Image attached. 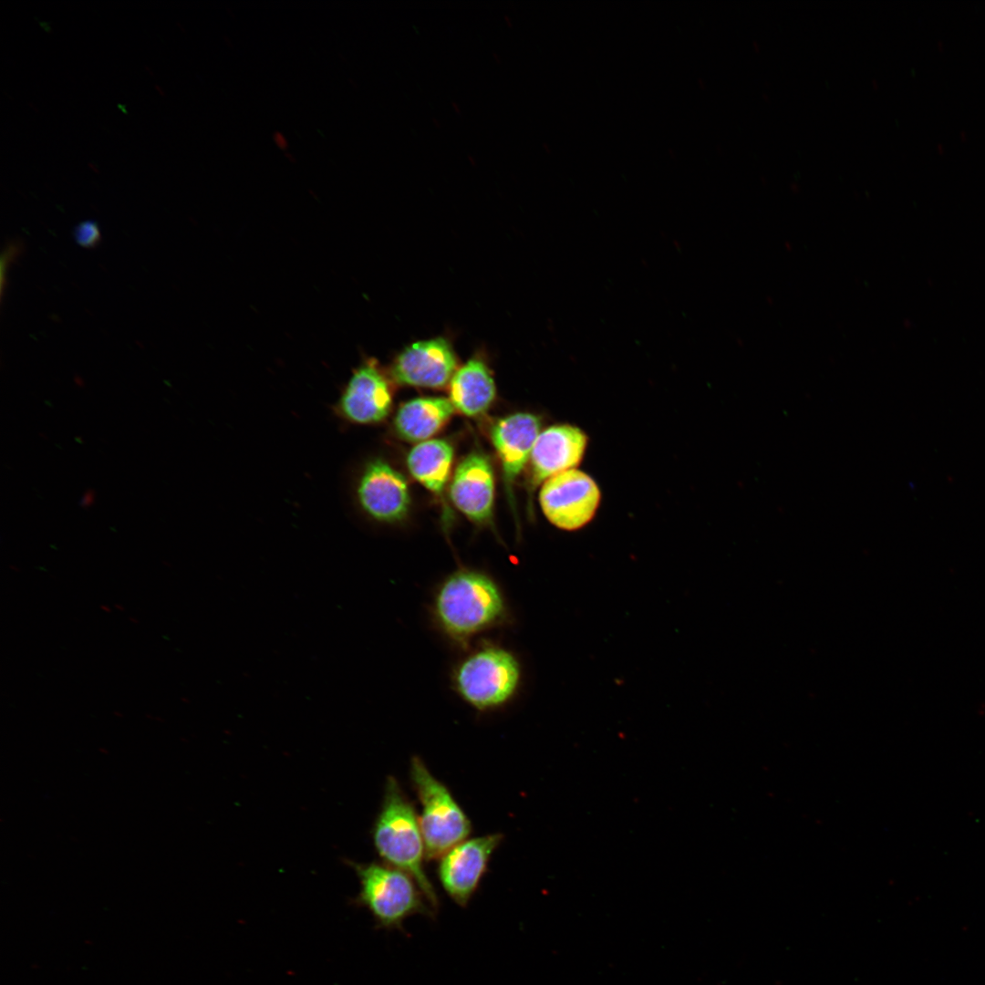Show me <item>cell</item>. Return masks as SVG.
I'll return each instance as SVG.
<instances>
[{
  "instance_id": "cell-1",
  "label": "cell",
  "mask_w": 985,
  "mask_h": 985,
  "mask_svg": "<svg viewBox=\"0 0 985 985\" xmlns=\"http://www.w3.org/2000/svg\"><path fill=\"white\" fill-rule=\"evenodd\" d=\"M432 615L447 638L466 645L475 636L504 624L509 612L503 593L492 576L461 568L438 586Z\"/></svg>"
},
{
  "instance_id": "cell-2",
  "label": "cell",
  "mask_w": 985,
  "mask_h": 985,
  "mask_svg": "<svg viewBox=\"0 0 985 985\" xmlns=\"http://www.w3.org/2000/svg\"><path fill=\"white\" fill-rule=\"evenodd\" d=\"M374 847L382 862L410 875L436 913L440 900L425 870L426 846L413 802L394 776H388L381 806L372 830Z\"/></svg>"
},
{
  "instance_id": "cell-3",
  "label": "cell",
  "mask_w": 985,
  "mask_h": 985,
  "mask_svg": "<svg viewBox=\"0 0 985 985\" xmlns=\"http://www.w3.org/2000/svg\"><path fill=\"white\" fill-rule=\"evenodd\" d=\"M451 679L453 690L465 703L479 711H492L515 697L522 668L511 650L485 642L455 665Z\"/></svg>"
},
{
  "instance_id": "cell-4",
  "label": "cell",
  "mask_w": 985,
  "mask_h": 985,
  "mask_svg": "<svg viewBox=\"0 0 985 985\" xmlns=\"http://www.w3.org/2000/svg\"><path fill=\"white\" fill-rule=\"evenodd\" d=\"M352 866L360 883L357 902L371 913L379 928L401 930L411 916L435 914L419 884L405 871L383 862Z\"/></svg>"
},
{
  "instance_id": "cell-5",
  "label": "cell",
  "mask_w": 985,
  "mask_h": 985,
  "mask_svg": "<svg viewBox=\"0 0 985 985\" xmlns=\"http://www.w3.org/2000/svg\"><path fill=\"white\" fill-rule=\"evenodd\" d=\"M410 780L418 797L427 862L438 859L472 833V822L449 787L418 755L410 762Z\"/></svg>"
},
{
  "instance_id": "cell-6",
  "label": "cell",
  "mask_w": 985,
  "mask_h": 985,
  "mask_svg": "<svg viewBox=\"0 0 985 985\" xmlns=\"http://www.w3.org/2000/svg\"><path fill=\"white\" fill-rule=\"evenodd\" d=\"M599 487L577 469L558 473L543 482L540 505L547 520L559 529L578 530L595 516L600 503Z\"/></svg>"
},
{
  "instance_id": "cell-7",
  "label": "cell",
  "mask_w": 985,
  "mask_h": 985,
  "mask_svg": "<svg viewBox=\"0 0 985 985\" xmlns=\"http://www.w3.org/2000/svg\"><path fill=\"white\" fill-rule=\"evenodd\" d=\"M503 839L501 833L467 838L437 859L440 885L455 904L461 907L469 904Z\"/></svg>"
},
{
  "instance_id": "cell-8",
  "label": "cell",
  "mask_w": 985,
  "mask_h": 985,
  "mask_svg": "<svg viewBox=\"0 0 985 985\" xmlns=\"http://www.w3.org/2000/svg\"><path fill=\"white\" fill-rule=\"evenodd\" d=\"M456 368V358L450 344L438 337L408 347L395 359L393 378L399 384L424 388L447 385Z\"/></svg>"
},
{
  "instance_id": "cell-9",
  "label": "cell",
  "mask_w": 985,
  "mask_h": 985,
  "mask_svg": "<svg viewBox=\"0 0 985 985\" xmlns=\"http://www.w3.org/2000/svg\"><path fill=\"white\" fill-rule=\"evenodd\" d=\"M358 498L368 515L386 523L403 519L410 506L405 478L380 460L369 462L365 468L358 482Z\"/></svg>"
},
{
  "instance_id": "cell-10",
  "label": "cell",
  "mask_w": 985,
  "mask_h": 985,
  "mask_svg": "<svg viewBox=\"0 0 985 985\" xmlns=\"http://www.w3.org/2000/svg\"><path fill=\"white\" fill-rule=\"evenodd\" d=\"M587 436L569 424L551 426L541 431L534 442L530 461V485L534 488L563 472L575 469L583 460Z\"/></svg>"
},
{
  "instance_id": "cell-11",
  "label": "cell",
  "mask_w": 985,
  "mask_h": 985,
  "mask_svg": "<svg viewBox=\"0 0 985 985\" xmlns=\"http://www.w3.org/2000/svg\"><path fill=\"white\" fill-rule=\"evenodd\" d=\"M453 504L471 521L482 524L493 513L494 478L488 458L472 452L457 466L450 489Z\"/></svg>"
},
{
  "instance_id": "cell-12",
  "label": "cell",
  "mask_w": 985,
  "mask_h": 985,
  "mask_svg": "<svg viewBox=\"0 0 985 985\" xmlns=\"http://www.w3.org/2000/svg\"><path fill=\"white\" fill-rule=\"evenodd\" d=\"M391 403L386 378L374 364L367 363L353 373L341 395L338 409L349 421L369 424L382 420L389 414Z\"/></svg>"
},
{
  "instance_id": "cell-13",
  "label": "cell",
  "mask_w": 985,
  "mask_h": 985,
  "mask_svg": "<svg viewBox=\"0 0 985 985\" xmlns=\"http://www.w3.org/2000/svg\"><path fill=\"white\" fill-rule=\"evenodd\" d=\"M540 428L538 417L519 412L501 419L491 430V439L501 461L510 494L513 482L530 461Z\"/></svg>"
},
{
  "instance_id": "cell-14",
  "label": "cell",
  "mask_w": 985,
  "mask_h": 985,
  "mask_svg": "<svg viewBox=\"0 0 985 985\" xmlns=\"http://www.w3.org/2000/svg\"><path fill=\"white\" fill-rule=\"evenodd\" d=\"M495 397V385L485 364L469 360L450 381V400L454 409L469 417L484 413Z\"/></svg>"
},
{
  "instance_id": "cell-15",
  "label": "cell",
  "mask_w": 985,
  "mask_h": 985,
  "mask_svg": "<svg viewBox=\"0 0 985 985\" xmlns=\"http://www.w3.org/2000/svg\"><path fill=\"white\" fill-rule=\"evenodd\" d=\"M454 410L449 399H414L402 404L398 410L394 420L395 430L402 439L424 441L441 429Z\"/></svg>"
},
{
  "instance_id": "cell-16",
  "label": "cell",
  "mask_w": 985,
  "mask_h": 985,
  "mask_svg": "<svg viewBox=\"0 0 985 985\" xmlns=\"http://www.w3.org/2000/svg\"><path fill=\"white\" fill-rule=\"evenodd\" d=\"M453 449L444 440H427L413 447L407 458L410 474L435 494H441L448 482Z\"/></svg>"
},
{
  "instance_id": "cell-17",
  "label": "cell",
  "mask_w": 985,
  "mask_h": 985,
  "mask_svg": "<svg viewBox=\"0 0 985 985\" xmlns=\"http://www.w3.org/2000/svg\"><path fill=\"white\" fill-rule=\"evenodd\" d=\"M73 236L79 246L87 249H93L101 242L100 229L94 220H86L76 225Z\"/></svg>"
},
{
  "instance_id": "cell-18",
  "label": "cell",
  "mask_w": 985,
  "mask_h": 985,
  "mask_svg": "<svg viewBox=\"0 0 985 985\" xmlns=\"http://www.w3.org/2000/svg\"><path fill=\"white\" fill-rule=\"evenodd\" d=\"M24 246L21 241L12 240L6 243L1 254V294L4 293L5 273L11 263H14L23 253Z\"/></svg>"
},
{
  "instance_id": "cell-19",
  "label": "cell",
  "mask_w": 985,
  "mask_h": 985,
  "mask_svg": "<svg viewBox=\"0 0 985 985\" xmlns=\"http://www.w3.org/2000/svg\"><path fill=\"white\" fill-rule=\"evenodd\" d=\"M95 502L96 492L93 489H87L82 494L79 504L82 508H89L95 503Z\"/></svg>"
},
{
  "instance_id": "cell-20",
  "label": "cell",
  "mask_w": 985,
  "mask_h": 985,
  "mask_svg": "<svg viewBox=\"0 0 985 985\" xmlns=\"http://www.w3.org/2000/svg\"><path fill=\"white\" fill-rule=\"evenodd\" d=\"M272 138H273L274 143L275 144V146L279 150H287V148H288V140H287L285 135L283 132H281L279 130H276V131H275L273 133Z\"/></svg>"
},
{
  "instance_id": "cell-21",
  "label": "cell",
  "mask_w": 985,
  "mask_h": 985,
  "mask_svg": "<svg viewBox=\"0 0 985 985\" xmlns=\"http://www.w3.org/2000/svg\"><path fill=\"white\" fill-rule=\"evenodd\" d=\"M285 157H286V159H287V160H288L289 161H291V162H295V161H296V158H295V157H294V156L292 155V153H289V152H285Z\"/></svg>"
},
{
  "instance_id": "cell-22",
  "label": "cell",
  "mask_w": 985,
  "mask_h": 985,
  "mask_svg": "<svg viewBox=\"0 0 985 985\" xmlns=\"http://www.w3.org/2000/svg\"><path fill=\"white\" fill-rule=\"evenodd\" d=\"M468 159H469V161H470V163L472 165L476 166V164H477L476 159L473 156L468 155Z\"/></svg>"
},
{
  "instance_id": "cell-23",
  "label": "cell",
  "mask_w": 985,
  "mask_h": 985,
  "mask_svg": "<svg viewBox=\"0 0 985 985\" xmlns=\"http://www.w3.org/2000/svg\"><path fill=\"white\" fill-rule=\"evenodd\" d=\"M451 105H452V107L454 108V110H455V111H456L457 113H461V108H460V106H459V105H458V104H457V103H456L455 101H453V102L451 103Z\"/></svg>"
},
{
  "instance_id": "cell-24",
  "label": "cell",
  "mask_w": 985,
  "mask_h": 985,
  "mask_svg": "<svg viewBox=\"0 0 985 985\" xmlns=\"http://www.w3.org/2000/svg\"><path fill=\"white\" fill-rule=\"evenodd\" d=\"M504 19H505V21H506V24H507V25H508L509 26H512V19H511V18H510V17H509V16H508L507 15H505V16H504Z\"/></svg>"
},
{
  "instance_id": "cell-25",
  "label": "cell",
  "mask_w": 985,
  "mask_h": 985,
  "mask_svg": "<svg viewBox=\"0 0 985 985\" xmlns=\"http://www.w3.org/2000/svg\"><path fill=\"white\" fill-rule=\"evenodd\" d=\"M493 55L494 59L497 60L498 63H500V57H499L498 54L497 53L495 54V52H493Z\"/></svg>"
},
{
  "instance_id": "cell-26",
  "label": "cell",
  "mask_w": 985,
  "mask_h": 985,
  "mask_svg": "<svg viewBox=\"0 0 985 985\" xmlns=\"http://www.w3.org/2000/svg\"><path fill=\"white\" fill-rule=\"evenodd\" d=\"M432 121L435 123L436 126L440 127V121L439 120H437L435 118H433Z\"/></svg>"
}]
</instances>
